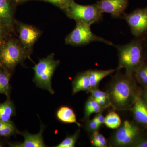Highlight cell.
Masks as SVG:
<instances>
[{
    "instance_id": "1",
    "label": "cell",
    "mask_w": 147,
    "mask_h": 147,
    "mask_svg": "<svg viewBox=\"0 0 147 147\" xmlns=\"http://www.w3.org/2000/svg\"><path fill=\"white\" fill-rule=\"evenodd\" d=\"M137 83L134 74L117 72L113 77L107 92L114 109L129 110L132 107L141 91Z\"/></svg>"
},
{
    "instance_id": "2",
    "label": "cell",
    "mask_w": 147,
    "mask_h": 147,
    "mask_svg": "<svg viewBox=\"0 0 147 147\" xmlns=\"http://www.w3.org/2000/svg\"><path fill=\"white\" fill-rule=\"evenodd\" d=\"M114 46L117 50L119 57L117 70L124 68L125 73L134 74L146 60L143 36L135 38L125 45Z\"/></svg>"
},
{
    "instance_id": "3",
    "label": "cell",
    "mask_w": 147,
    "mask_h": 147,
    "mask_svg": "<svg viewBox=\"0 0 147 147\" xmlns=\"http://www.w3.org/2000/svg\"><path fill=\"white\" fill-rule=\"evenodd\" d=\"M54 54L39 60V62L33 67L34 71L33 82L37 86L47 90L51 94H54L52 80L54 72L59 65L60 61L55 60Z\"/></svg>"
},
{
    "instance_id": "4",
    "label": "cell",
    "mask_w": 147,
    "mask_h": 147,
    "mask_svg": "<svg viewBox=\"0 0 147 147\" xmlns=\"http://www.w3.org/2000/svg\"><path fill=\"white\" fill-rule=\"evenodd\" d=\"M144 132L134 121H125L112 135L109 144L112 147H132Z\"/></svg>"
},
{
    "instance_id": "5",
    "label": "cell",
    "mask_w": 147,
    "mask_h": 147,
    "mask_svg": "<svg viewBox=\"0 0 147 147\" xmlns=\"http://www.w3.org/2000/svg\"><path fill=\"white\" fill-rule=\"evenodd\" d=\"M28 50L15 40L6 41L0 52V66L11 72L28 57Z\"/></svg>"
},
{
    "instance_id": "6",
    "label": "cell",
    "mask_w": 147,
    "mask_h": 147,
    "mask_svg": "<svg viewBox=\"0 0 147 147\" xmlns=\"http://www.w3.org/2000/svg\"><path fill=\"white\" fill-rule=\"evenodd\" d=\"M69 18L76 22H82L91 26L101 21L102 14L96 4L81 5L72 2L63 10Z\"/></svg>"
},
{
    "instance_id": "7",
    "label": "cell",
    "mask_w": 147,
    "mask_h": 147,
    "mask_svg": "<svg viewBox=\"0 0 147 147\" xmlns=\"http://www.w3.org/2000/svg\"><path fill=\"white\" fill-rule=\"evenodd\" d=\"M91 26L80 22H76V25L72 31L66 36V44L74 46H81L92 42H102L109 45H115L110 41L98 36L92 32Z\"/></svg>"
},
{
    "instance_id": "8",
    "label": "cell",
    "mask_w": 147,
    "mask_h": 147,
    "mask_svg": "<svg viewBox=\"0 0 147 147\" xmlns=\"http://www.w3.org/2000/svg\"><path fill=\"white\" fill-rule=\"evenodd\" d=\"M122 18L135 38L143 36L147 32V7L137 9L129 14L125 13Z\"/></svg>"
},
{
    "instance_id": "9",
    "label": "cell",
    "mask_w": 147,
    "mask_h": 147,
    "mask_svg": "<svg viewBox=\"0 0 147 147\" xmlns=\"http://www.w3.org/2000/svg\"><path fill=\"white\" fill-rule=\"evenodd\" d=\"M129 0H100L96 3L102 13H109L113 18H122Z\"/></svg>"
},
{
    "instance_id": "10",
    "label": "cell",
    "mask_w": 147,
    "mask_h": 147,
    "mask_svg": "<svg viewBox=\"0 0 147 147\" xmlns=\"http://www.w3.org/2000/svg\"><path fill=\"white\" fill-rule=\"evenodd\" d=\"M45 126L41 124L39 132L36 134H31L27 131H18V134L24 137L23 143L8 142V146L11 147H46L43 141L42 134Z\"/></svg>"
},
{
    "instance_id": "11",
    "label": "cell",
    "mask_w": 147,
    "mask_h": 147,
    "mask_svg": "<svg viewBox=\"0 0 147 147\" xmlns=\"http://www.w3.org/2000/svg\"><path fill=\"white\" fill-rule=\"evenodd\" d=\"M18 32L21 45L28 50L33 46L40 35V32L36 28L22 23L18 24Z\"/></svg>"
},
{
    "instance_id": "12",
    "label": "cell",
    "mask_w": 147,
    "mask_h": 147,
    "mask_svg": "<svg viewBox=\"0 0 147 147\" xmlns=\"http://www.w3.org/2000/svg\"><path fill=\"white\" fill-rule=\"evenodd\" d=\"M129 110L132 112L135 122L141 127L147 128V105L141 97V92Z\"/></svg>"
},
{
    "instance_id": "13",
    "label": "cell",
    "mask_w": 147,
    "mask_h": 147,
    "mask_svg": "<svg viewBox=\"0 0 147 147\" xmlns=\"http://www.w3.org/2000/svg\"><path fill=\"white\" fill-rule=\"evenodd\" d=\"M12 0H0V24L6 30L13 28V17Z\"/></svg>"
},
{
    "instance_id": "14",
    "label": "cell",
    "mask_w": 147,
    "mask_h": 147,
    "mask_svg": "<svg viewBox=\"0 0 147 147\" xmlns=\"http://www.w3.org/2000/svg\"><path fill=\"white\" fill-rule=\"evenodd\" d=\"M72 94L81 91L89 93L91 90L89 78V71H83L78 73L72 82Z\"/></svg>"
},
{
    "instance_id": "15",
    "label": "cell",
    "mask_w": 147,
    "mask_h": 147,
    "mask_svg": "<svg viewBox=\"0 0 147 147\" xmlns=\"http://www.w3.org/2000/svg\"><path fill=\"white\" fill-rule=\"evenodd\" d=\"M56 117L58 120L64 123H76L80 127L82 125L76 120V116L73 110L68 106H63L57 110Z\"/></svg>"
},
{
    "instance_id": "16",
    "label": "cell",
    "mask_w": 147,
    "mask_h": 147,
    "mask_svg": "<svg viewBox=\"0 0 147 147\" xmlns=\"http://www.w3.org/2000/svg\"><path fill=\"white\" fill-rule=\"evenodd\" d=\"M16 115V108L10 98H7L5 102L0 103V121H9Z\"/></svg>"
},
{
    "instance_id": "17",
    "label": "cell",
    "mask_w": 147,
    "mask_h": 147,
    "mask_svg": "<svg viewBox=\"0 0 147 147\" xmlns=\"http://www.w3.org/2000/svg\"><path fill=\"white\" fill-rule=\"evenodd\" d=\"M89 71L91 90H92L98 88L100 82L102 79L117 71V69H110L108 70L91 69L89 70Z\"/></svg>"
},
{
    "instance_id": "18",
    "label": "cell",
    "mask_w": 147,
    "mask_h": 147,
    "mask_svg": "<svg viewBox=\"0 0 147 147\" xmlns=\"http://www.w3.org/2000/svg\"><path fill=\"white\" fill-rule=\"evenodd\" d=\"M11 77V72L0 66V94L5 95L7 98H9L10 94Z\"/></svg>"
},
{
    "instance_id": "19",
    "label": "cell",
    "mask_w": 147,
    "mask_h": 147,
    "mask_svg": "<svg viewBox=\"0 0 147 147\" xmlns=\"http://www.w3.org/2000/svg\"><path fill=\"white\" fill-rule=\"evenodd\" d=\"M98 103L90 96L85 103L84 116L82 121L86 122L90 120V116L93 113H97L104 110Z\"/></svg>"
},
{
    "instance_id": "20",
    "label": "cell",
    "mask_w": 147,
    "mask_h": 147,
    "mask_svg": "<svg viewBox=\"0 0 147 147\" xmlns=\"http://www.w3.org/2000/svg\"><path fill=\"white\" fill-rule=\"evenodd\" d=\"M18 131L12 121H0V137L8 138L18 134Z\"/></svg>"
},
{
    "instance_id": "21",
    "label": "cell",
    "mask_w": 147,
    "mask_h": 147,
    "mask_svg": "<svg viewBox=\"0 0 147 147\" xmlns=\"http://www.w3.org/2000/svg\"><path fill=\"white\" fill-rule=\"evenodd\" d=\"M134 76L137 83L144 88H147V59H146L135 73Z\"/></svg>"
},
{
    "instance_id": "22",
    "label": "cell",
    "mask_w": 147,
    "mask_h": 147,
    "mask_svg": "<svg viewBox=\"0 0 147 147\" xmlns=\"http://www.w3.org/2000/svg\"><path fill=\"white\" fill-rule=\"evenodd\" d=\"M121 123L119 116L114 111L110 112L105 117L104 124L109 128L117 129Z\"/></svg>"
},
{
    "instance_id": "23",
    "label": "cell",
    "mask_w": 147,
    "mask_h": 147,
    "mask_svg": "<svg viewBox=\"0 0 147 147\" xmlns=\"http://www.w3.org/2000/svg\"><path fill=\"white\" fill-rule=\"evenodd\" d=\"M90 143L93 146L95 147H107L108 146L107 139L98 131L92 134Z\"/></svg>"
},
{
    "instance_id": "24",
    "label": "cell",
    "mask_w": 147,
    "mask_h": 147,
    "mask_svg": "<svg viewBox=\"0 0 147 147\" xmlns=\"http://www.w3.org/2000/svg\"><path fill=\"white\" fill-rule=\"evenodd\" d=\"M80 130H77L73 134L67 136L62 142H61L56 147H74L79 139Z\"/></svg>"
},
{
    "instance_id": "25",
    "label": "cell",
    "mask_w": 147,
    "mask_h": 147,
    "mask_svg": "<svg viewBox=\"0 0 147 147\" xmlns=\"http://www.w3.org/2000/svg\"><path fill=\"white\" fill-rule=\"evenodd\" d=\"M85 123V129L88 132L91 134L98 131L100 127L101 126L94 119H93L91 120H89Z\"/></svg>"
},
{
    "instance_id": "26",
    "label": "cell",
    "mask_w": 147,
    "mask_h": 147,
    "mask_svg": "<svg viewBox=\"0 0 147 147\" xmlns=\"http://www.w3.org/2000/svg\"><path fill=\"white\" fill-rule=\"evenodd\" d=\"M41 1L51 3L63 10L72 2L74 1V0H41Z\"/></svg>"
},
{
    "instance_id": "27",
    "label": "cell",
    "mask_w": 147,
    "mask_h": 147,
    "mask_svg": "<svg viewBox=\"0 0 147 147\" xmlns=\"http://www.w3.org/2000/svg\"><path fill=\"white\" fill-rule=\"evenodd\" d=\"M89 93L91 94V96L95 100L102 98L109 97L107 92L102 91L98 88L91 90Z\"/></svg>"
},
{
    "instance_id": "28",
    "label": "cell",
    "mask_w": 147,
    "mask_h": 147,
    "mask_svg": "<svg viewBox=\"0 0 147 147\" xmlns=\"http://www.w3.org/2000/svg\"><path fill=\"white\" fill-rule=\"evenodd\" d=\"M132 147H147V134L143 133L134 143Z\"/></svg>"
},
{
    "instance_id": "29",
    "label": "cell",
    "mask_w": 147,
    "mask_h": 147,
    "mask_svg": "<svg viewBox=\"0 0 147 147\" xmlns=\"http://www.w3.org/2000/svg\"><path fill=\"white\" fill-rule=\"evenodd\" d=\"M102 112H101L96 113V115L94 118L100 126H102V125L104 124L105 123V117L102 115Z\"/></svg>"
},
{
    "instance_id": "30",
    "label": "cell",
    "mask_w": 147,
    "mask_h": 147,
    "mask_svg": "<svg viewBox=\"0 0 147 147\" xmlns=\"http://www.w3.org/2000/svg\"><path fill=\"white\" fill-rule=\"evenodd\" d=\"M6 33L3 32H0V52L2 49L6 40L5 38V35Z\"/></svg>"
},
{
    "instance_id": "31",
    "label": "cell",
    "mask_w": 147,
    "mask_h": 147,
    "mask_svg": "<svg viewBox=\"0 0 147 147\" xmlns=\"http://www.w3.org/2000/svg\"><path fill=\"white\" fill-rule=\"evenodd\" d=\"M141 96L145 103L147 105V88H144L141 90Z\"/></svg>"
},
{
    "instance_id": "32",
    "label": "cell",
    "mask_w": 147,
    "mask_h": 147,
    "mask_svg": "<svg viewBox=\"0 0 147 147\" xmlns=\"http://www.w3.org/2000/svg\"><path fill=\"white\" fill-rule=\"evenodd\" d=\"M143 42L144 48L145 59H147V32L143 36Z\"/></svg>"
},
{
    "instance_id": "33",
    "label": "cell",
    "mask_w": 147,
    "mask_h": 147,
    "mask_svg": "<svg viewBox=\"0 0 147 147\" xmlns=\"http://www.w3.org/2000/svg\"><path fill=\"white\" fill-rule=\"evenodd\" d=\"M0 32H3L6 33L7 32L6 30L1 25V24H0Z\"/></svg>"
},
{
    "instance_id": "34",
    "label": "cell",
    "mask_w": 147,
    "mask_h": 147,
    "mask_svg": "<svg viewBox=\"0 0 147 147\" xmlns=\"http://www.w3.org/2000/svg\"><path fill=\"white\" fill-rule=\"evenodd\" d=\"M26 1V0H12V1L16 3H19L22 2Z\"/></svg>"
},
{
    "instance_id": "35",
    "label": "cell",
    "mask_w": 147,
    "mask_h": 147,
    "mask_svg": "<svg viewBox=\"0 0 147 147\" xmlns=\"http://www.w3.org/2000/svg\"><path fill=\"white\" fill-rule=\"evenodd\" d=\"M4 146V144L2 141L0 140V147H2Z\"/></svg>"
}]
</instances>
